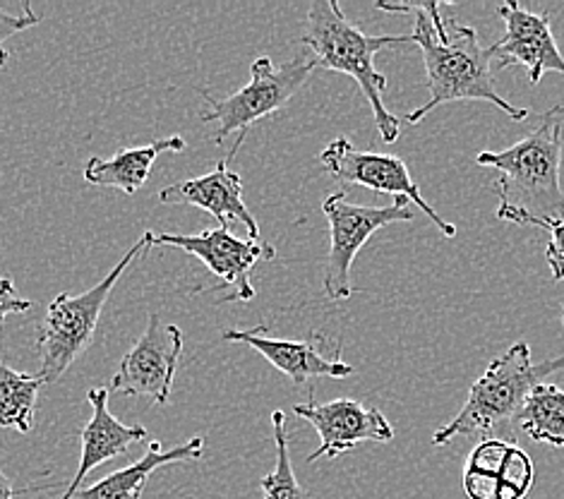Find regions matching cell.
Listing matches in <instances>:
<instances>
[{
    "mask_svg": "<svg viewBox=\"0 0 564 499\" xmlns=\"http://www.w3.org/2000/svg\"><path fill=\"white\" fill-rule=\"evenodd\" d=\"M562 327H564V310H562Z\"/></svg>",
    "mask_w": 564,
    "mask_h": 499,
    "instance_id": "484cf974",
    "label": "cell"
},
{
    "mask_svg": "<svg viewBox=\"0 0 564 499\" xmlns=\"http://www.w3.org/2000/svg\"><path fill=\"white\" fill-rule=\"evenodd\" d=\"M42 22V15H36L30 3L22 6V12H6L0 8V73L6 70L10 53L6 48L8 39H12L15 34L30 30V26Z\"/></svg>",
    "mask_w": 564,
    "mask_h": 499,
    "instance_id": "7402d4cb",
    "label": "cell"
},
{
    "mask_svg": "<svg viewBox=\"0 0 564 499\" xmlns=\"http://www.w3.org/2000/svg\"><path fill=\"white\" fill-rule=\"evenodd\" d=\"M191 499H193V497H191Z\"/></svg>",
    "mask_w": 564,
    "mask_h": 499,
    "instance_id": "4316f807",
    "label": "cell"
},
{
    "mask_svg": "<svg viewBox=\"0 0 564 499\" xmlns=\"http://www.w3.org/2000/svg\"><path fill=\"white\" fill-rule=\"evenodd\" d=\"M30 307L32 301L18 299L15 295V283H12V279H0V325H3L8 315L26 313Z\"/></svg>",
    "mask_w": 564,
    "mask_h": 499,
    "instance_id": "cb8c5ba5",
    "label": "cell"
},
{
    "mask_svg": "<svg viewBox=\"0 0 564 499\" xmlns=\"http://www.w3.org/2000/svg\"><path fill=\"white\" fill-rule=\"evenodd\" d=\"M562 128L564 109L553 106L517 144L476 156L478 166L500 173L492 183L500 197L497 219L539 228L564 221V193L560 185Z\"/></svg>",
    "mask_w": 564,
    "mask_h": 499,
    "instance_id": "7a4b0ae2",
    "label": "cell"
},
{
    "mask_svg": "<svg viewBox=\"0 0 564 499\" xmlns=\"http://www.w3.org/2000/svg\"><path fill=\"white\" fill-rule=\"evenodd\" d=\"M550 242L545 248V260L555 281H564V221L547 226Z\"/></svg>",
    "mask_w": 564,
    "mask_h": 499,
    "instance_id": "603a6c76",
    "label": "cell"
},
{
    "mask_svg": "<svg viewBox=\"0 0 564 499\" xmlns=\"http://www.w3.org/2000/svg\"><path fill=\"white\" fill-rule=\"evenodd\" d=\"M301 44L311 51L317 70L341 73L356 79L362 97L370 104L382 142L394 144L399 140L401 120L384 106L387 77L375 67V56L382 48L411 44V34L370 36L346 20L337 0H315L307 10Z\"/></svg>",
    "mask_w": 564,
    "mask_h": 499,
    "instance_id": "3957f363",
    "label": "cell"
},
{
    "mask_svg": "<svg viewBox=\"0 0 564 499\" xmlns=\"http://www.w3.org/2000/svg\"><path fill=\"white\" fill-rule=\"evenodd\" d=\"M87 401L91 406V417L83 430V454H79L77 474L61 499H75L89 470L106 464L109 458L126 456L132 444L147 440V430L142 425H123L109 411V389L106 387L89 389Z\"/></svg>",
    "mask_w": 564,
    "mask_h": 499,
    "instance_id": "2e32d148",
    "label": "cell"
},
{
    "mask_svg": "<svg viewBox=\"0 0 564 499\" xmlns=\"http://www.w3.org/2000/svg\"><path fill=\"white\" fill-rule=\"evenodd\" d=\"M500 15L505 34L488 48L497 70L509 65L527 67L531 85H539L545 73L564 75V56L557 48L547 12H533L509 0L500 8Z\"/></svg>",
    "mask_w": 564,
    "mask_h": 499,
    "instance_id": "7c38bea8",
    "label": "cell"
},
{
    "mask_svg": "<svg viewBox=\"0 0 564 499\" xmlns=\"http://www.w3.org/2000/svg\"><path fill=\"white\" fill-rule=\"evenodd\" d=\"M152 242L154 234L147 231L97 286L79 295L58 293L48 303L42 327L36 332V354L42 360V372L39 375L44 377L46 384L61 380L73 362L91 346L104 305L109 303V295L113 293L118 279L135 262V258L154 248Z\"/></svg>",
    "mask_w": 564,
    "mask_h": 499,
    "instance_id": "5b68a950",
    "label": "cell"
},
{
    "mask_svg": "<svg viewBox=\"0 0 564 499\" xmlns=\"http://www.w3.org/2000/svg\"><path fill=\"white\" fill-rule=\"evenodd\" d=\"M203 454H205L203 437L187 440L169 452L161 449V442L154 440L150 442V449H147V454L140 458V462L120 470H113V474L89 485V488L79 490L75 497L77 499H140L144 482L150 480L154 470L169 464H178V462H197V458H203Z\"/></svg>",
    "mask_w": 564,
    "mask_h": 499,
    "instance_id": "e0dca14e",
    "label": "cell"
},
{
    "mask_svg": "<svg viewBox=\"0 0 564 499\" xmlns=\"http://www.w3.org/2000/svg\"><path fill=\"white\" fill-rule=\"evenodd\" d=\"M517 427L533 442L564 447V389L555 384H539L523 401L514 417Z\"/></svg>",
    "mask_w": 564,
    "mask_h": 499,
    "instance_id": "d6986e66",
    "label": "cell"
},
{
    "mask_svg": "<svg viewBox=\"0 0 564 499\" xmlns=\"http://www.w3.org/2000/svg\"><path fill=\"white\" fill-rule=\"evenodd\" d=\"M152 246L178 248L187 254L203 260L207 272L219 279L217 289H228L224 303H250L254 299V289L250 283L252 267L260 260H274L276 250L270 242L262 240H240L228 226L207 228L203 234L183 236V234H156Z\"/></svg>",
    "mask_w": 564,
    "mask_h": 499,
    "instance_id": "ba28073f",
    "label": "cell"
},
{
    "mask_svg": "<svg viewBox=\"0 0 564 499\" xmlns=\"http://www.w3.org/2000/svg\"><path fill=\"white\" fill-rule=\"evenodd\" d=\"M445 3H378L384 12H409L415 18V32L411 44L423 53L430 99L411 113L404 116V123L419 126L425 116L452 101H486L505 111L514 120H527L529 109L509 104L495 87L490 70V53L478 42L474 26L462 24L459 18H445Z\"/></svg>",
    "mask_w": 564,
    "mask_h": 499,
    "instance_id": "6da1fadb",
    "label": "cell"
},
{
    "mask_svg": "<svg viewBox=\"0 0 564 499\" xmlns=\"http://www.w3.org/2000/svg\"><path fill=\"white\" fill-rule=\"evenodd\" d=\"M183 150H185V140L181 134H171V138H161L152 144L120 150L111 159L91 156L85 164L83 175L91 185L116 187V191L126 195H135L147 183V178H150L152 166L159 159V154L183 152Z\"/></svg>",
    "mask_w": 564,
    "mask_h": 499,
    "instance_id": "ac0fdd59",
    "label": "cell"
},
{
    "mask_svg": "<svg viewBox=\"0 0 564 499\" xmlns=\"http://www.w3.org/2000/svg\"><path fill=\"white\" fill-rule=\"evenodd\" d=\"M329 224V254L325 264V293L334 303L348 301L354 295L351 269L362 246L380 228L397 221H413L411 199L397 197L389 207H366L346 199V193H332L322 202Z\"/></svg>",
    "mask_w": 564,
    "mask_h": 499,
    "instance_id": "52a82bcc",
    "label": "cell"
},
{
    "mask_svg": "<svg viewBox=\"0 0 564 499\" xmlns=\"http://www.w3.org/2000/svg\"><path fill=\"white\" fill-rule=\"evenodd\" d=\"M36 490H51V488H42V485H32V488L20 490V488H15V485H12V480L3 474V470H0V499H15L18 495L36 492Z\"/></svg>",
    "mask_w": 564,
    "mask_h": 499,
    "instance_id": "d4e9b609",
    "label": "cell"
},
{
    "mask_svg": "<svg viewBox=\"0 0 564 499\" xmlns=\"http://www.w3.org/2000/svg\"><path fill=\"white\" fill-rule=\"evenodd\" d=\"M272 430H274V444H276V464L272 474H267L260 480L264 499H307V492L301 488V482L295 478V470L291 464L284 411L272 413Z\"/></svg>",
    "mask_w": 564,
    "mask_h": 499,
    "instance_id": "44dd1931",
    "label": "cell"
},
{
    "mask_svg": "<svg viewBox=\"0 0 564 499\" xmlns=\"http://www.w3.org/2000/svg\"><path fill=\"white\" fill-rule=\"evenodd\" d=\"M560 370H564V356L533 362L529 344H514L471 384L464 409L433 435V447H445L462 435L492 433L502 423L514 421L531 391Z\"/></svg>",
    "mask_w": 564,
    "mask_h": 499,
    "instance_id": "277c9868",
    "label": "cell"
},
{
    "mask_svg": "<svg viewBox=\"0 0 564 499\" xmlns=\"http://www.w3.org/2000/svg\"><path fill=\"white\" fill-rule=\"evenodd\" d=\"M319 164L325 166V171L332 175V178H337L341 183L368 187L372 193L392 195L394 199L397 197L411 199L413 205H419L425 217L440 228L442 236L445 238L456 236V226L442 219L440 214L427 205L421 187L411 178V171L404 159L392 156V154H378V152H360L346 138H337L322 150Z\"/></svg>",
    "mask_w": 564,
    "mask_h": 499,
    "instance_id": "9c48e42d",
    "label": "cell"
},
{
    "mask_svg": "<svg viewBox=\"0 0 564 499\" xmlns=\"http://www.w3.org/2000/svg\"><path fill=\"white\" fill-rule=\"evenodd\" d=\"M161 205H191L212 214L219 226L228 221H240L250 234V240H260V224L254 221L252 211L243 199V181L228 169V156L221 159L214 171L199 175V178L178 181L166 185L159 193Z\"/></svg>",
    "mask_w": 564,
    "mask_h": 499,
    "instance_id": "9a60e30c",
    "label": "cell"
},
{
    "mask_svg": "<svg viewBox=\"0 0 564 499\" xmlns=\"http://www.w3.org/2000/svg\"><path fill=\"white\" fill-rule=\"evenodd\" d=\"M183 356V332L150 315V325L118 366L111 389L123 397H147L169 403L171 387Z\"/></svg>",
    "mask_w": 564,
    "mask_h": 499,
    "instance_id": "30bf717a",
    "label": "cell"
},
{
    "mask_svg": "<svg viewBox=\"0 0 564 499\" xmlns=\"http://www.w3.org/2000/svg\"><path fill=\"white\" fill-rule=\"evenodd\" d=\"M533 485L531 456L512 442L482 440L464 466L468 499H527Z\"/></svg>",
    "mask_w": 564,
    "mask_h": 499,
    "instance_id": "5bb4252c",
    "label": "cell"
},
{
    "mask_svg": "<svg viewBox=\"0 0 564 499\" xmlns=\"http://www.w3.org/2000/svg\"><path fill=\"white\" fill-rule=\"evenodd\" d=\"M317 70L313 56H295L284 65H274L270 56L254 58L250 65V83L234 91L231 97L217 99L209 91L199 89L207 109L203 111L205 123H214V144H221L226 138L236 134L238 142L231 152H238L243 144L248 130L262 118H270L286 109L289 101L299 94V89Z\"/></svg>",
    "mask_w": 564,
    "mask_h": 499,
    "instance_id": "8992f818",
    "label": "cell"
},
{
    "mask_svg": "<svg viewBox=\"0 0 564 499\" xmlns=\"http://www.w3.org/2000/svg\"><path fill=\"white\" fill-rule=\"evenodd\" d=\"M46 384L42 375L18 372L0 360V427L26 435L34 425L39 389Z\"/></svg>",
    "mask_w": 564,
    "mask_h": 499,
    "instance_id": "ffe728a7",
    "label": "cell"
},
{
    "mask_svg": "<svg viewBox=\"0 0 564 499\" xmlns=\"http://www.w3.org/2000/svg\"><path fill=\"white\" fill-rule=\"evenodd\" d=\"M221 336L224 341L250 346L252 350H258L270 366H274L279 372H284L295 387L317 380V377L344 380V377H351L356 372L354 366H348L341 358V344H332L327 336L319 332H311L301 341H291L276 339V336H270L264 325H258L254 329H228Z\"/></svg>",
    "mask_w": 564,
    "mask_h": 499,
    "instance_id": "8fae6325",
    "label": "cell"
},
{
    "mask_svg": "<svg viewBox=\"0 0 564 499\" xmlns=\"http://www.w3.org/2000/svg\"><path fill=\"white\" fill-rule=\"evenodd\" d=\"M293 413L311 423L319 435V447L307 456L315 464L319 458H337L358 447L360 442H392L394 427L380 409L362 406L356 399H334L329 403H299Z\"/></svg>",
    "mask_w": 564,
    "mask_h": 499,
    "instance_id": "4fadbf2b",
    "label": "cell"
}]
</instances>
